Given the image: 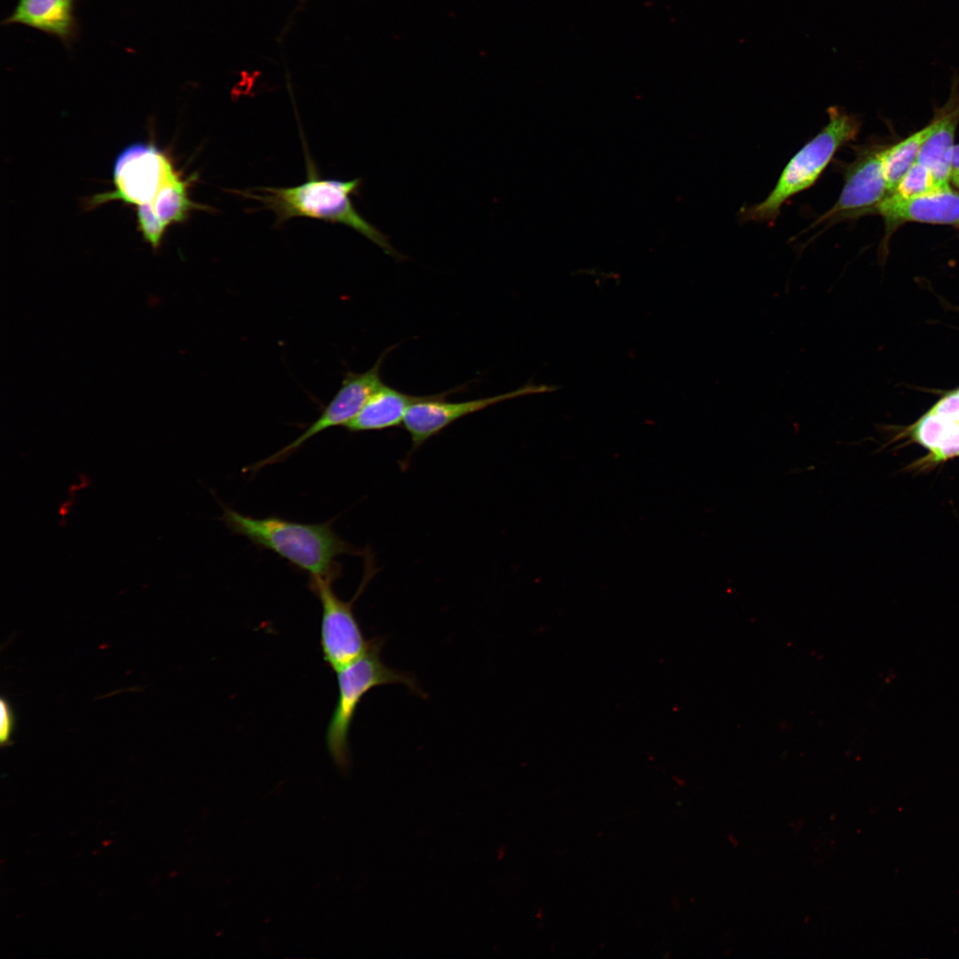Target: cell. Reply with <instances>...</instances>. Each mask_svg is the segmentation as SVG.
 <instances>
[{
    "label": "cell",
    "mask_w": 959,
    "mask_h": 959,
    "mask_svg": "<svg viewBox=\"0 0 959 959\" xmlns=\"http://www.w3.org/2000/svg\"><path fill=\"white\" fill-rule=\"evenodd\" d=\"M1 719H0V741L1 744L4 745L10 740V736L13 727V716L12 709L8 702L4 700H1Z\"/></svg>",
    "instance_id": "obj_19"
},
{
    "label": "cell",
    "mask_w": 959,
    "mask_h": 959,
    "mask_svg": "<svg viewBox=\"0 0 959 959\" xmlns=\"http://www.w3.org/2000/svg\"><path fill=\"white\" fill-rule=\"evenodd\" d=\"M959 123V107L944 114L938 128L923 145L916 162L927 167L935 178L944 184L951 180L948 155L953 148Z\"/></svg>",
    "instance_id": "obj_14"
},
{
    "label": "cell",
    "mask_w": 959,
    "mask_h": 959,
    "mask_svg": "<svg viewBox=\"0 0 959 959\" xmlns=\"http://www.w3.org/2000/svg\"><path fill=\"white\" fill-rule=\"evenodd\" d=\"M952 173L959 170V144L955 145L948 155Z\"/></svg>",
    "instance_id": "obj_20"
},
{
    "label": "cell",
    "mask_w": 959,
    "mask_h": 959,
    "mask_svg": "<svg viewBox=\"0 0 959 959\" xmlns=\"http://www.w3.org/2000/svg\"><path fill=\"white\" fill-rule=\"evenodd\" d=\"M76 0H19L3 24H20L59 39L65 45L75 41L78 21Z\"/></svg>",
    "instance_id": "obj_11"
},
{
    "label": "cell",
    "mask_w": 959,
    "mask_h": 959,
    "mask_svg": "<svg viewBox=\"0 0 959 959\" xmlns=\"http://www.w3.org/2000/svg\"><path fill=\"white\" fill-rule=\"evenodd\" d=\"M381 638H371L367 650L337 672L338 696L326 731V744L334 762L341 769L349 765V732L356 710L364 695L372 688L387 684H403L422 694L414 677L388 667L381 660Z\"/></svg>",
    "instance_id": "obj_4"
},
{
    "label": "cell",
    "mask_w": 959,
    "mask_h": 959,
    "mask_svg": "<svg viewBox=\"0 0 959 959\" xmlns=\"http://www.w3.org/2000/svg\"><path fill=\"white\" fill-rule=\"evenodd\" d=\"M365 560L368 566L365 567L363 582L356 596L350 601L338 598L330 580L311 578L309 583L310 589L321 605V647L323 659L335 671L361 656L369 645L370 640L364 638L353 609V601L376 573L372 554L368 553Z\"/></svg>",
    "instance_id": "obj_5"
},
{
    "label": "cell",
    "mask_w": 959,
    "mask_h": 959,
    "mask_svg": "<svg viewBox=\"0 0 959 959\" xmlns=\"http://www.w3.org/2000/svg\"><path fill=\"white\" fill-rule=\"evenodd\" d=\"M828 116L827 124L791 157L766 198L741 209V220L774 222L784 203L813 186L836 153L856 139L860 127L856 115L829 107Z\"/></svg>",
    "instance_id": "obj_3"
},
{
    "label": "cell",
    "mask_w": 959,
    "mask_h": 959,
    "mask_svg": "<svg viewBox=\"0 0 959 959\" xmlns=\"http://www.w3.org/2000/svg\"><path fill=\"white\" fill-rule=\"evenodd\" d=\"M178 171L170 156L153 143L125 147L115 161V189L94 195L89 206L122 201L135 206L151 203L162 186Z\"/></svg>",
    "instance_id": "obj_6"
},
{
    "label": "cell",
    "mask_w": 959,
    "mask_h": 959,
    "mask_svg": "<svg viewBox=\"0 0 959 959\" xmlns=\"http://www.w3.org/2000/svg\"><path fill=\"white\" fill-rule=\"evenodd\" d=\"M138 227L143 240L154 250H159L167 227L155 215L150 203L136 206Z\"/></svg>",
    "instance_id": "obj_17"
},
{
    "label": "cell",
    "mask_w": 959,
    "mask_h": 959,
    "mask_svg": "<svg viewBox=\"0 0 959 959\" xmlns=\"http://www.w3.org/2000/svg\"><path fill=\"white\" fill-rule=\"evenodd\" d=\"M941 118L942 115L938 116L902 141L884 149L883 162L888 194L893 192L904 174L916 162L923 145L938 128Z\"/></svg>",
    "instance_id": "obj_15"
},
{
    "label": "cell",
    "mask_w": 959,
    "mask_h": 959,
    "mask_svg": "<svg viewBox=\"0 0 959 959\" xmlns=\"http://www.w3.org/2000/svg\"><path fill=\"white\" fill-rule=\"evenodd\" d=\"M463 386L434 395L422 396L412 403L402 425L409 434L412 451L432 437L439 434L454 422L497 403L521 396L554 392L556 386L527 384L516 390L495 396L459 402L447 401V395L461 391Z\"/></svg>",
    "instance_id": "obj_7"
},
{
    "label": "cell",
    "mask_w": 959,
    "mask_h": 959,
    "mask_svg": "<svg viewBox=\"0 0 959 959\" xmlns=\"http://www.w3.org/2000/svg\"><path fill=\"white\" fill-rule=\"evenodd\" d=\"M392 348L393 346L387 348L367 371L346 372L340 388L320 416L293 441L276 453L252 464L250 470L258 471L266 465L284 460L309 439L327 429L335 426L345 427L358 415L369 398L384 384L380 370L386 355Z\"/></svg>",
    "instance_id": "obj_9"
},
{
    "label": "cell",
    "mask_w": 959,
    "mask_h": 959,
    "mask_svg": "<svg viewBox=\"0 0 959 959\" xmlns=\"http://www.w3.org/2000/svg\"><path fill=\"white\" fill-rule=\"evenodd\" d=\"M361 178L349 181L321 178L314 165L307 160V179L290 187H263L260 193H248L272 210L277 223L296 217H305L345 225L380 247L386 254L403 258L390 244L388 237L367 221L355 209L351 196L359 193Z\"/></svg>",
    "instance_id": "obj_2"
},
{
    "label": "cell",
    "mask_w": 959,
    "mask_h": 959,
    "mask_svg": "<svg viewBox=\"0 0 959 959\" xmlns=\"http://www.w3.org/2000/svg\"><path fill=\"white\" fill-rule=\"evenodd\" d=\"M929 411L948 424L959 427V388L942 396Z\"/></svg>",
    "instance_id": "obj_18"
},
{
    "label": "cell",
    "mask_w": 959,
    "mask_h": 959,
    "mask_svg": "<svg viewBox=\"0 0 959 959\" xmlns=\"http://www.w3.org/2000/svg\"><path fill=\"white\" fill-rule=\"evenodd\" d=\"M951 181H953V183H955L959 187V170L955 171L951 174Z\"/></svg>",
    "instance_id": "obj_21"
},
{
    "label": "cell",
    "mask_w": 959,
    "mask_h": 959,
    "mask_svg": "<svg viewBox=\"0 0 959 959\" xmlns=\"http://www.w3.org/2000/svg\"><path fill=\"white\" fill-rule=\"evenodd\" d=\"M196 179L195 175L186 178L178 170L162 186L150 203L155 215L167 228L173 224L184 223L194 210L209 209L194 202L189 196V188Z\"/></svg>",
    "instance_id": "obj_13"
},
{
    "label": "cell",
    "mask_w": 959,
    "mask_h": 959,
    "mask_svg": "<svg viewBox=\"0 0 959 959\" xmlns=\"http://www.w3.org/2000/svg\"><path fill=\"white\" fill-rule=\"evenodd\" d=\"M950 187L938 180L924 165L915 162L904 174L892 194L902 197H913L934 193Z\"/></svg>",
    "instance_id": "obj_16"
},
{
    "label": "cell",
    "mask_w": 959,
    "mask_h": 959,
    "mask_svg": "<svg viewBox=\"0 0 959 959\" xmlns=\"http://www.w3.org/2000/svg\"><path fill=\"white\" fill-rule=\"evenodd\" d=\"M422 396L409 395L384 383L345 427L352 432L381 431L402 424L409 406Z\"/></svg>",
    "instance_id": "obj_12"
},
{
    "label": "cell",
    "mask_w": 959,
    "mask_h": 959,
    "mask_svg": "<svg viewBox=\"0 0 959 959\" xmlns=\"http://www.w3.org/2000/svg\"><path fill=\"white\" fill-rule=\"evenodd\" d=\"M887 229L905 222L959 226V193L951 187L913 197L886 195L875 208Z\"/></svg>",
    "instance_id": "obj_10"
},
{
    "label": "cell",
    "mask_w": 959,
    "mask_h": 959,
    "mask_svg": "<svg viewBox=\"0 0 959 959\" xmlns=\"http://www.w3.org/2000/svg\"><path fill=\"white\" fill-rule=\"evenodd\" d=\"M883 147L858 148L854 160L843 164L844 186L836 203L811 225L826 226L874 213L888 194L884 170Z\"/></svg>",
    "instance_id": "obj_8"
},
{
    "label": "cell",
    "mask_w": 959,
    "mask_h": 959,
    "mask_svg": "<svg viewBox=\"0 0 959 959\" xmlns=\"http://www.w3.org/2000/svg\"><path fill=\"white\" fill-rule=\"evenodd\" d=\"M223 509L222 520L233 533L274 552L311 578L334 582L341 575L337 558L361 553L334 531L331 520L307 524L277 516L254 518L226 506Z\"/></svg>",
    "instance_id": "obj_1"
}]
</instances>
